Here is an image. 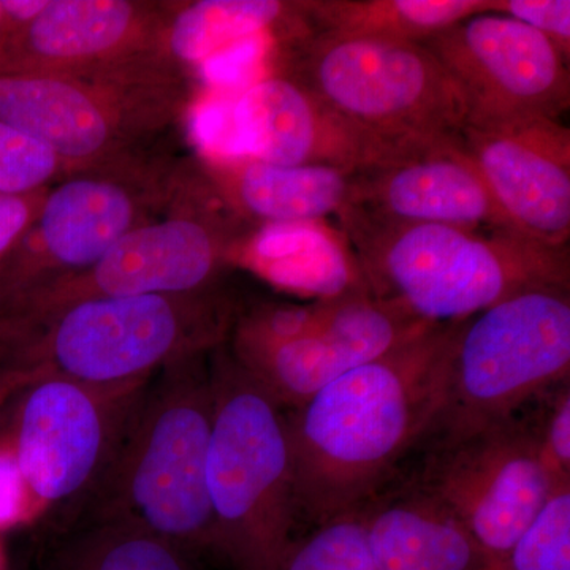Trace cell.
Listing matches in <instances>:
<instances>
[{"label":"cell","mask_w":570,"mask_h":570,"mask_svg":"<svg viewBox=\"0 0 570 570\" xmlns=\"http://www.w3.org/2000/svg\"><path fill=\"white\" fill-rule=\"evenodd\" d=\"M452 324H438L284 411L296 520L356 512L417 449L436 409Z\"/></svg>","instance_id":"obj_1"},{"label":"cell","mask_w":570,"mask_h":570,"mask_svg":"<svg viewBox=\"0 0 570 570\" xmlns=\"http://www.w3.org/2000/svg\"><path fill=\"white\" fill-rule=\"evenodd\" d=\"M238 313L219 285L193 294L88 299L32 324L0 328V415L37 382L127 384L186 356L209 354L227 343Z\"/></svg>","instance_id":"obj_2"},{"label":"cell","mask_w":570,"mask_h":570,"mask_svg":"<svg viewBox=\"0 0 570 570\" xmlns=\"http://www.w3.org/2000/svg\"><path fill=\"white\" fill-rule=\"evenodd\" d=\"M336 217L371 294L428 324L464 321L510 296L570 285L569 247L501 228L382 223L348 206Z\"/></svg>","instance_id":"obj_3"},{"label":"cell","mask_w":570,"mask_h":570,"mask_svg":"<svg viewBox=\"0 0 570 570\" xmlns=\"http://www.w3.org/2000/svg\"><path fill=\"white\" fill-rule=\"evenodd\" d=\"M209 355L186 356L154 374L110 468L67 521L129 520L190 557L216 553L206 491Z\"/></svg>","instance_id":"obj_4"},{"label":"cell","mask_w":570,"mask_h":570,"mask_svg":"<svg viewBox=\"0 0 570 570\" xmlns=\"http://www.w3.org/2000/svg\"><path fill=\"white\" fill-rule=\"evenodd\" d=\"M209 376L206 491L216 554L234 570H277L296 521L284 409L225 344L209 355Z\"/></svg>","instance_id":"obj_5"},{"label":"cell","mask_w":570,"mask_h":570,"mask_svg":"<svg viewBox=\"0 0 570 570\" xmlns=\"http://www.w3.org/2000/svg\"><path fill=\"white\" fill-rule=\"evenodd\" d=\"M570 288L523 292L455 322L433 417L430 450L513 417L570 381Z\"/></svg>","instance_id":"obj_6"},{"label":"cell","mask_w":570,"mask_h":570,"mask_svg":"<svg viewBox=\"0 0 570 570\" xmlns=\"http://www.w3.org/2000/svg\"><path fill=\"white\" fill-rule=\"evenodd\" d=\"M187 105L184 70L171 62L110 75L0 70V121L45 142L70 176L149 156Z\"/></svg>","instance_id":"obj_7"},{"label":"cell","mask_w":570,"mask_h":570,"mask_svg":"<svg viewBox=\"0 0 570 570\" xmlns=\"http://www.w3.org/2000/svg\"><path fill=\"white\" fill-rule=\"evenodd\" d=\"M298 45L288 77L397 157L455 140L469 121L466 97L422 43L307 36Z\"/></svg>","instance_id":"obj_8"},{"label":"cell","mask_w":570,"mask_h":570,"mask_svg":"<svg viewBox=\"0 0 570 570\" xmlns=\"http://www.w3.org/2000/svg\"><path fill=\"white\" fill-rule=\"evenodd\" d=\"M186 171L149 154L52 186L29 230L0 261V322L96 264L134 228L164 216Z\"/></svg>","instance_id":"obj_9"},{"label":"cell","mask_w":570,"mask_h":570,"mask_svg":"<svg viewBox=\"0 0 570 570\" xmlns=\"http://www.w3.org/2000/svg\"><path fill=\"white\" fill-rule=\"evenodd\" d=\"M247 225L228 212L200 167L187 171L164 216L134 228L89 268L45 288L0 328L32 324L97 298L193 294L219 287Z\"/></svg>","instance_id":"obj_10"},{"label":"cell","mask_w":570,"mask_h":570,"mask_svg":"<svg viewBox=\"0 0 570 570\" xmlns=\"http://www.w3.org/2000/svg\"><path fill=\"white\" fill-rule=\"evenodd\" d=\"M153 379V377H151ZM89 385L37 382L2 412L36 515L61 512L67 521L110 468L149 381Z\"/></svg>","instance_id":"obj_11"},{"label":"cell","mask_w":570,"mask_h":570,"mask_svg":"<svg viewBox=\"0 0 570 570\" xmlns=\"http://www.w3.org/2000/svg\"><path fill=\"white\" fill-rule=\"evenodd\" d=\"M411 482L466 528L489 570L508 557L560 485L543 466L531 428L519 414L426 450Z\"/></svg>","instance_id":"obj_12"},{"label":"cell","mask_w":570,"mask_h":570,"mask_svg":"<svg viewBox=\"0 0 570 570\" xmlns=\"http://www.w3.org/2000/svg\"><path fill=\"white\" fill-rule=\"evenodd\" d=\"M466 97L469 121L560 119L570 107L568 61L542 33L487 11L423 41Z\"/></svg>","instance_id":"obj_13"},{"label":"cell","mask_w":570,"mask_h":570,"mask_svg":"<svg viewBox=\"0 0 570 570\" xmlns=\"http://www.w3.org/2000/svg\"><path fill=\"white\" fill-rule=\"evenodd\" d=\"M433 325L438 324H428L403 306L362 288L330 298L321 318L302 335L265 347L228 352L284 411H291L337 377Z\"/></svg>","instance_id":"obj_14"},{"label":"cell","mask_w":570,"mask_h":570,"mask_svg":"<svg viewBox=\"0 0 570 570\" xmlns=\"http://www.w3.org/2000/svg\"><path fill=\"white\" fill-rule=\"evenodd\" d=\"M168 2L47 0L36 20L0 40V70L110 75L170 62Z\"/></svg>","instance_id":"obj_15"},{"label":"cell","mask_w":570,"mask_h":570,"mask_svg":"<svg viewBox=\"0 0 570 570\" xmlns=\"http://www.w3.org/2000/svg\"><path fill=\"white\" fill-rule=\"evenodd\" d=\"M461 149L510 227L539 245L570 239V130L560 119L468 122Z\"/></svg>","instance_id":"obj_16"},{"label":"cell","mask_w":570,"mask_h":570,"mask_svg":"<svg viewBox=\"0 0 570 570\" xmlns=\"http://www.w3.org/2000/svg\"><path fill=\"white\" fill-rule=\"evenodd\" d=\"M232 118L238 156L261 163L355 174L397 159L288 75L250 85L236 100Z\"/></svg>","instance_id":"obj_17"},{"label":"cell","mask_w":570,"mask_h":570,"mask_svg":"<svg viewBox=\"0 0 570 570\" xmlns=\"http://www.w3.org/2000/svg\"><path fill=\"white\" fill-rule=\"evenodd\" d=\"M347 206L382 223L501 228L517 234L459 138L358 171Z\"/></svg>","instance_id":"obj_18"},{"label":"cell","mask_w":570,"mask_h":570,"mask_svg":"<svg viewBox=\"0 0 570 570\" xmlns=\"http://www.w3.org/2000/svg\"><path fill=\"white\" fill-rule=\"evenodd\" d=\"M198 167L228 212L247 227L337 216L351 204L358 174L330 167H285L247 156H208Z\"/></svg>","instance_id":"obj_19"},{"label":"cell","mask_w":570,"mask_h":570,"mask_svg":"<svg viewBox=\"0 0 570 570\" xmlns=\"http://www.w3.org/2000/svg\"><path fill=\"white\" fill-rule=\"evenodd\" d=\"M376 570H489L485 553L438 499L409 482L360 509Z\"/></svg>","instance_id":"obj_20"},{"label":"cell","mask_w":570,"mask_h":570,"mask_svg":"<svg viewBox=\"0 0 570 570\" xmlns=\"http://www.w3.org/2000/svg\"><path fill=\"white\" fill-rule=\"evenodd\" d=\"M235 265L316 299L367 288L346 236L325 220L249 227L234 247Z\"/></svg>","instance_id":"obj_21"},{"label":"cell","mask_w":570,"mask_h":570,"mask_svg":"<svg viewBox=\"0 0 570 570\" xmlns=\"http://www.w3.org/2000/svg\"><path fill=\"white\" fill-rule=\"evenodd\" d=\"M307 36L423 43L450 26L493 11V0H305Z\"/></svg>","instance_id":"obj_22"},{"label":"cell","mask_w":570,"mask_h":570,"mask_svg":"<svg viewBox=\"0 0 570 570\" xmlns=\"http://www.w3.org/2000/svg\"><path fill=\"white\" fill-rule=\"evenodd\" d=\"M303 22L302 3L284 0L168 2L164 50L181 70L205 63L234 45ZM305 24V22H303Z\"/></svg>","instance_id":"obj_23"},{"label":"cell","mask_w":570,"mask_h":570,"mask_svg":"<svg viewBox=\"0 0 570 570\" xmlns=\"http://www.w3.org/2000/svg\"><path fill=\"white\" fill-rule=\"evenodd\" d=\"M194 561L134 521L73 519L52 538L37 570H195Z\"/></svg>","instance_id":"obj_24"},{"label":"cell","mask_w":570,"mask_h":570,"mask_svg":"<svg viewBox=\"0 0 570 570\" xmlns=\"http://www.w3.org/2000/svg\"><path fill=\"white\" fill-rule=\"evenodd\" d=\"M277 570H376L360 510L294 539Z\"/></svg>","instance_id":"obj_25"},{"label":"cell","mask_w":570,"mask_h":570,"mask_svg":"<svg viewBox=\"0 0 570 570\" xmlns=\"http://www.w3.org/2000/svg\"><path fill=\"white\" fill-rule=\"evenodd\" d=\"M491 570H570V482L554 487L508 557Z\"/></svg>","instance_id":"obj_26"},{"label":"cell","mask_w":570,"mask_h":570,"mask_svg":"<svg viewBox=\"0 0 570 570\" xmlns=\"http://www.w3.org/2000/svg\"><path fill=\"white\" fill-rule=\"evenodd\" d=\"M69 176V167L45 142L0 121V194L39 193Z\"/></svg>","instance_id":"obj_27"},{"label":"cell","mask_w":570,"mask_h":570,"mask_svg":"<svg viewBox=\"0 0 570 570\" xmlns=\"http://www.w3.org/2000/svg\"><path fill=\"white\" fill-rule=\"evenodd\" d=\"M538 415L527 420L540 459L554 483L570 482V381L538 396Z\"/></svg>","instance_id":"obj_28"},{"label":"cell","mask_w":570,"mask_h":570,"mask_svg":"<svg viewBox=\"0 0 570 570\" xmlns=\"http://www.w3.org/2000/svg\"><path fill=\"white\" fill-rule=\"evenodd\" d=\"M493 11L523 22L542 33L569 62V0H493Z\"/></svg>","instance_id":"obj_29"},{"label":"cell","mask_w":570,"mask_h":570,"mask_svg":"<svg viewBox=\"0 0 570 570\" xmlns=\"http://www.w3.org/2000/svg\"><path fill=\"white\" fill-rule=\"evenodd\" d=\"M36 515L31 494L7 438L0 441V530H9Z\"/></svg>","instance_id":"obj_30"},{"label":"cell","mask_w":570,"mask_h":570,"mask_svg":"<svg viewBox=\"0 0 570 570\" xmlns=\"http://www.w3.org/2000/svg\"><path fill=\"white\" fill-rule=\"evenodd\" d=\"M50 189L28 195L0 194V261L29 230Z\"/></svg>","instance_id":"obj_31"},{"label":"cell","mask_w":570,"mask_h":570,"mask_svg":"<svg viewBox=\"0 0 570 570\" xmlns=\"http://www.w3.org/2000/svg\"><path fill=\"white\" fill-rule=\"evenodd\" d=\"M0 28H2V0H0Z\"/></svg>","instance_id":"obj_32"},{"label":"cell","mask_w":570,"mask_h":570,"mask_svg":"<svg viewBox=\"0 0 570 570\" xmlns=\"http://www.w3.org/2000/svg\"><path fill=\"white\" fill-rule=\"evenodd\" d=\"M0 570H2V557H0Z\"/></svg>","instance_id":"obj_33"}]
</instances>
